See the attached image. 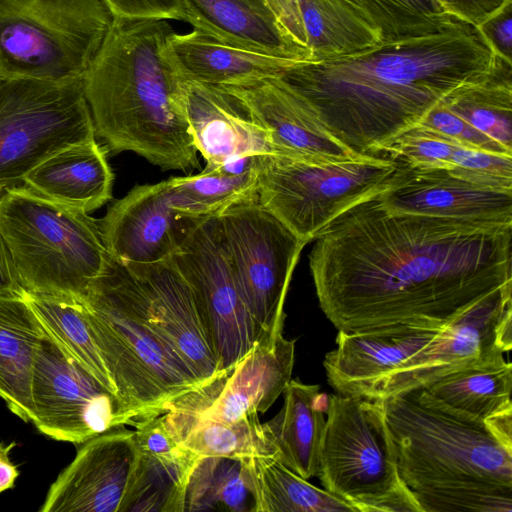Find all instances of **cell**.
Masks as SVG:
<instances>
[{
	"instance_id": "cell-24",
	"label": "cell",
	"mask_w": 512,
	"mask_h": 512,
	"mask_svg": "<svg viewBox=\"0 0 512 512\" xmlns=\"http://www.w3.org/2000/svg\"><path fill=\"white\" fill-rule=\"evenodd\" d=\"M183 21L223 44L307 62L267 0H179Z\"/></svg>"
},
{
	"instance_id": "cell-5",
	"label": "cell",
	"mask_w": 512,
	"mask_h": 512,
	"mask_svg": "<svg viewBox=\"0 0 512 512\" xmlns=\"http://www.w3.org/2000/svg\"><path fill=\"white\" fill-rule=\"evenodd\" d=\"M384 404L399 475L413 493L472 483L512 486V414L470 422L424 388Z\"/></svg>"
},
{
	"instance_id": "cell-31",
	"label": "cell",
	"mask_w": 512,
	"mask_h": 512,
	"mask_svg": "<svg viewBox=\"0 0 512 512\" xmlns=\"http://www.w3.org/2000/svg\"><path fill=\"white\" fill-rule=\"evenodd\" d=\"M253 495V512H357L345 500L318 488L276 457L241 459Z\"/></svg>"
},
{
	"instance_id": "cell-49",
	"label": "cell",
	"mask_w": 512,
	"mask_h": 512,
	"mask_svg": "<svg viewBox=\"0 0 512 512\" xmlns=\"http://www.w3.org/2000/svg\"><path fill=\"white\" fill-rule=\"evenodd\" d=\"M355 2V0H353Z\"/></svg>"
},
{
	"instance_id": "cell-33",
	"label": "cell",
	"mask_w": 512,
	"mask_h": 512,
	"mask_svg": "<svg viewBox=\"0 0 512 512\" xmlns=\"http://www.w3.org/2000/svg\"><path fill=\"white\" fill-rule=\"evenodd\" d=\"M23 295L45 329L103 386L118 396L88 325L82 300L25 290Z\"/></svg>"
},
{
	"instance_id": "cell-37",
	"label": "cell",
	"mask_w": 512,
	"mask_h": 512,
	"mask_svg": "<svg viewBox=\"0 0 512 512\" xmlns=\"http://www.w3.org/2000/svg\"><path fill=\"white\" fill-rule=\"evenodd\" d=\"M384 41L424 36L470 24L439 0H355Z\"/></svg>"
},
{
	"instance_id": "cell-26",
	"label": "cell",
	"mask_w": 512,
	"mask_h": 512,
	"mask_svg": "<svg viewBox=\"0 0 512 512\" xmlns=\"http://www.w3.org/2000/svg\"><path fill=\"white\" fill-rule=\"evenodd\" d=\"M170 55L185 81L214 86L248 85L279 76L299 61L223 44L195 30L168 36Z\"/></svg>"
},
{
	"instance_id": "cell-1",
	"label": "cell",
	"mask_w": 512,
	"mask_h": 512,
	"mask_svg": "<svg viewBox=\"0 0 512 512\" xmlns=\"http://www.w3.org/2000/svg\"><path fill=\"white\" fill-rule=\"evenodd\" d=\"M314 240L309 266L319 305L342 332L442 327L512 284V222L395 213L376 195Z\"/></svg>"
},
{
	"instance_id": "cell-36",
	"label": "cell",
	"mask_w": 512,
	"mask_h": 512,
	"mask_svg": "<svg viewBox=\"0 0 512 512\" xmlns=\"http://www.w3.org/2000/svg\"><path fill=\"white\" fill-rule=\"evenodd\" d=\"M254 499L239 459L202 456L186 488L184 512H253Z\"/></svg>"
},
{
	"instance_id": "cell-12",
	"label": "cell",
	"mask_w": 512,
	"mask_h": 512,
	"mask_svg": "<svg viewBox=\"0 0 512 512\" xmlns=\"http://www.w3.org/2000/svg\"><path fill=\"white\" fill-rule=\"evenodd\" d=\"M31 422L42 434L82 444L119 425L136 427L140 420L103 386L46 329L32 371Z\"/></svg>"
},
{
	"instance_id": "cell-6",
	"label": "cell",
	"mask_w": 512,
	"mask_h": 512,
	"mask_svg": "<svg viewBox=\"0 0 512 512\" xmlns=\"http://www.w3.org/2000/svg\"><path fill=\"white\" fill-rule=\"evenodd\" d=\"M0 231L25 291L83 300L110 258L98 220L24 185L0 198Z\"/></svg>"
},
{
	"instance_id": "cell-13",
	"label": "cell",
	"mask_w": 512,
	"mask_h": 512,
	"mask_svg": "<svg viewBox=\"0 0 512 512\" xmlns=\"http://www.w3.org/2000/svg\"><path fill=\"white\" fill-rule=\"evenodd\" d=\"M173 259L194 293L220 370L226 372L269 332L254 319L240 292L218 217L188 218Z\"/></svg>"
},
{
	"instance_id": "cell-39",
	"label": "cell",
	"mask_w": 512,
	"mask_h": 512,
	"mask_svg": "<svg viewBox=\"0 0 512 512\" xmlns=\"http://www.w3.org/2000/svg\"><path fill=\"white\" fill-rule=\"evenodd\" d=\"M459 146L443 133L416 124L385 146L379 156L410 167L450 169L453 166V154Z\"/></svg>"
},
{
	"instance_id": "cell-22",
	"label": "cell",
	"mask_w": 512,
	"mask_h": 512,
	"mask_svg": "<svg viewBox=\"0 0 512 512\" xmlns=\"http://www.w3.org/2000/svg\"><path fill=\"white\" fill-rule=\"evenodd\" d=\"M186 118L205 169L274 153L267 130L220 86L186 81Z\"/></svg>"
},
{
	"instance_id": "cell-30",
	"label": "cell",
	"mask_w": 512,
	"mask_h": 512,
	"mask_svg": "<svg viewBox=\"0 0 512 512\" xmlns=\"http://www.w3.org/2000/svg\"><path fill=\"white\" fill-rule=\"evenodd\" d=\"M308 62L335 59L383 42L377 26L353 0H298Z\"/></svg>"
},
{
	"instance_id": "cell-38",
	"label": "cell",
	"mask_w": 512,
	"mask_h": 512,
	"mask_svg": "<svg viewBox=\"0 0 512 512\" xmlns=\"http://www.w3.org/2000/svg\"><path fill=\"white\" fill-rule=\"evenodd\" d=\"M422 512H512V486L472 483L413 493Z\"/></svg>"
},
{
	"instance_id": "cell-47",
	"label": "cell",
	"mask_w": 512,
	"mask_h": 512,
	"mask_svg": "<svg viewBox=\"0 0 512 512\" xmlns=\"http://www.w3.org/2000/svg\"><path fill=\"white\" fill-rule=\"evenodd\" d=\"M13 446L14 443L9 445L0 443V493L12 488L19 474L9 456Z\"/></svg>"
},
{
	"instance_id": "cell-40",
	"label": "cell",
	"mask_w": 512,
	"mask_h": 512,
	"mask_svg": "<svg viewBox=\"0 0 512 512\" xmlns=\"http://www.w3.org/2000/svg\"><path fill=\"white\" fill-rule=\"evenodd\" d=\"M452 174L497 190L512 191V156L459 146L452 159Z\"/></svg>"
},
{
	"instance_id": "cell-46",
	"label": "cell",
	"mask_w": 512,
	"mask_h": 512,
	"mask_svg": "<svg viewBox=\"0 0 512 512\" xmlns=\"http://www.w3.org/2000/svg\"><path fill=\"white\" fill-rule=\"evenodd\" d=\"M23 290L12 255L0 231V294L22 293Z\"/></svg>"
},
{
	"instance_id": "cell-21",
	"label": "cell",
	"mask_w": 512,
	"mask_h": 512,
	"mask_svg": "<svg viewBox=\"0 0 512 512\" xmlns=\"http://www.w3.org/2000/svg\"><path fill=\"white\" fill-rule=\"evenodd\" d=\"M445 326L406 323L338 331L337 347L323 361L327 381L338 394L361 397L372 384L426 349Z\"/></svg>"
},
{
	"instance_id": "cell-2",
	"label": "cell",
	"mask_w": 512,
	"mask_h": 512,
	"mask_svg": "<svg viewBox=\"0 0 512 512\" xmlns=\"http://www.w3.org/2000/svg\"><path fill=\"white\" fill-rule=\"evenodd\" d=\"M505 61L478 27L466 24L335 59L297 62L278 77L339 141L357 154L379 156L447 95L489 80Z\"/></svg>"
},
{
	"instance_id": "cell-4",
	"label": "cell",
	"mask_w": 512,
	"mask_h": 512,
	"mask_svg": "<svg viewBox=\"0 0 512 512\" xmlns=\"http://www.w3.org/2000/svg\"><path fill=\"white\" fill-rule=\"evenodd\" d=\"M82 303L117 394L140 423L203 386L156 331L145 293L126 265L110 257Z\"/></svg>"
},
{
	"instance_id": "cell-18",
	"label": "cell",
	"mask_w": 512,
	"mask_h": 512,
	"mask_svg": "<svg viewBox=\"0 0 512 512\" xmlns=\"http://www.w3.org/2000/svg\"><path fill=\"white\" fill-rule=\"evenodd\" d=\"M143 289L156 331L206 385L222 375L194 293L171 258L152 264H124Z\"/></svg>"
},
{
	"instance_id": "cell-17",
	"label": "cell",
	"mask_w": 512,
	"mask_h": 512,
	"mask_svg": "<svg viewBox=\"0 0 512 512\" xmlns=\"http://www.w3.org/2000/svg\"><path fill=\"white\" fill-rule=\"evenodd\" d=\"M220 87L267 130L275 154L318 163L344 162L363 155L339 141L316 111L278 76Z\"/></svg>"
},
{
	"instance_id": "cell-3",
	"label": "cell",
	"mask_w": 512,
	"mask_h": 512,
	"mask_svg": "<svg viewBox=\"0 0 512 512\" xmlns=\"http://www.w3.org/2000/svg\"><path fill=\"white\" fill-rule=\"evenodd\" d=\"M169 21L114 16L83 87L95 134L108 151L188 172L200 162L186 118V81L167 46Z\"/></svg>"
},
{
	"instance_id": "cell-9",
	"label": "cell",
	"mask_w": 512,
	"mask_h": 512,
	"mask_svg": "<svg viewBox=\"0 0 512 512\" xmlns=\"http://www.w3.org/2000/svg\"><path fill=\"white\" fill-rule=\"evenodd\" d=\"M397 166L391 159L374 155L327 163L275 153L257 155V196L308 243L345 211L381 193Z\"/></svg>"
},
{
	"instance_id": "cell-28",
	"label": "cell",
	"mask_w": 512,
	"mask_h": 512,
	"mask_svg": "<svg viewBox=\"0 0 512 512\" xmlns=\"http://www.w3.org/2000/svg\"><path fill=\"white\" fill-rule=\"evenodd\" d=\"M280 412L266 422L278 447L277 459L304 479L319 475L325 425L322 403L328 398L319 385L290 380Z\"/></svg>"
},
{
	"instance_id": "cell-8",
	"label": "cell",
	"mask_w": 512,
	"mask_h": 512,
	"mask_svg": "<svg viewBox=\"0 0 512 512\" xmlns=\"http://www.w3.org/2000/svg\"><path fill=\"white\" fill-rule=\"evenodd\" d=\"M113 19L104 0H0V76L82 78Z\"/></svg>"
},
{
	"instance_id": "cell-14",
	"label": "cell",
	"mask_w": 512,
	"mask_h": 512,
	"mask_svg": "<svg viewBox=\"0 0 512 512\" xmlns=\"http://www.w3.org/2000/svg\"><path fill=\"white\" fill-rule=\"evenodd\" d=\"M512 347V284L477 301L449 322L418 355L368 387L361 397L385 400L476 366Z\"/></svg>"
},
{
	"instance_id": "cell-42",
	"label": "cell",
	"mask_w": 512,
	"mask_h": 512,
	"mask_svg": "<svg viewBox=\"0 0 512 512\" xmlns=\"http://www.w3.org/2000/svg\"><path fill=\"white\" fill-rule=\"evenodd\" d=\"M114 16L182 20L179 0H104Z\"/></svg>"
},
{
	"instance_id": "cell-34",
	"label": "cell",
	"mask_w": 512,
	"mask_h": 512,
	"mask_svg": "<svg viewBox=\"0 0 512 512\" xmlns=\"http://www.w3.org/2000/svg\"><path fill=\"white\" fill-rule=\"evenodd\" d=\"M512 63L487 81L463 87L440 102L476 130L512 152Z\"/></svg>"
},
{
	"instance_id": "cell-10",
	"label": "cell",
	"mask_w": 512,
	"mask_h": 512,
	"mask_svg": "<svg viewBox=\"0 0 512 512\" xmlns=\"http://www.w3.org/2000/svg\"><path fill=\"white\" fill-rule=\"evenodd\" d=\"M82 78L0 76V187L21 186L50 156L96 139Z\"/></svg>"
},
{
	"instance_id": "cell-48",
	"label": "cell",
	"mask_w": 512,
	"mask_h": 512,
	"mask_svg": "<svg viewBox=\"0 0 512 512\" xmlns=\"http://www.w3.org/2000/svg\"><path fill=\"white\" fill-rule=\"evenodd\" d=\"M5 190H6V188L0 187V198L4 194Z\"/></svg>"
},
{
	"instance_id": "cell-44",
	"label": "cell",
	"mask_w": 512,
	"mask_h": 512,
	"mask_svg": "<svg viewBox=\"0 0 512 512\" xmlns=\"http://www.w3.org/2000/svg\"><path fill=\"white\" fill-rule=\"evenodd\" d=\"M452 14L479 27L512 0H439Z\"/></svg>"
},
{
	"instance_id": "cell-27",
	"label": "cell",
	"mask_w": 512,
	"mask_h": 512,
	"mask_svg": "<svg viewBox=\"0 0 512 512\" xmlns=\"http://www.w3.org/2000/svg\"><path fill=\"white\" fill-rule=\"evenodd\" d=\"M44 333L23 292L0 294V398L24 422L32 418V371Z\"/></svg>"
},
{
	"instance_id": "cell-16",
	"label": "cell",
	"mask_w": 512,
	"mask_h": 512,
	"mask_svg": "<svg viewBox=\"0 0 512 512\" xmlns=\"http://www.w3.org/2000/svg\"><path fill=\"white\" fill-rule=\"evenodd\" d=\"M138 460L134 430L119 425L81 444L40 512H121Z\"/></svg>"
},
{
	"instance_id": "cell-11",
	"label": "cell",
	"mask_w": 512,
	"mask_h": 512,
	"mask_svg": "<svg viewBox=\"0 0 512 512\" xmlns=\"http://www.w3.org/2000/svg\"><path fill=\"white\" fill-rule=\"evenodd\" d=\"M221 239L245 303L265 332L283 330L293 271L307 244L257 194L218 217Z\"/></svg>"
},
{
	"instance_id": "cell-29",
	"label": "cell",
	"mask_w": 512,
	"mask_h": 512,
	"mask_svg": "<svg viewBox=\"0 0 512 512\" xmlns=\"http://www.w3.org/2000/svg\"><path fill=\"white\" fill-rule=\"evenodd\" d=\"M424 389L445 409L470 422L490 424L512 413V365L504 357L447 375Z\"/></svg>"
},
{
	"instance_id": "cell-15",
	"label": "cell",
	"mask_w": 512,
	"mask_h": 512,
	"mask_svg": "<svg viewBox=\"0 0 512 512\" xmlns=\"http://www.w3.org/2000/svg\"><path fill=\"white\" fill-rule=\"evenodd\" d=\"M295 340L267 333L231 369L176 400L162 414L171 434L201 421L234 422L265 413L291 380Z\"/></svg>"
},
{
	"instance_id": "cell-7",
	"label": "cell",
	"mask_w": 512,
	"mask_h": 512,
	"mask_svg": "<svg viewBox=\"0 0 512 512\" xmlns=\"http://www.w3.org/2000/svg\"><path fill=\"white\" fill-rule=\"evenodd\" d=\"M320 447L322 486L357 512H422L399 475L384 400L328 395Z\"/></svg>"
},
{
	"instance_id": "cell-23",
	"label": "cell",
	"mask_w": 512,
	"mask_h": 512,
	"mask_svg": "<svg viewBox=\"0 0 512 512\" xmlns=\"http://www.w3.org/2000/svg\"><path fill=\"white\" fill-rule=\"evenodd\" d=\"M138 460L121 512H184L189 477L200 456L169 432L162 417L135 429Z\"/></svg>"
},
{
	"instance_id": "cell-20",
	"label": "cell",
	"mask_w": 512,
	"mask_h": 512,
	"mask_svg": "<svg viewBox=\"0 0 512 512\" xmlns=\"http://www.w3.org/2000/svg\"><path fill=\"white\" fill-rule=\"evenodd\" d=\"M378 199L391 212L512 222V191L469 182L448 169L398 164Z\"/></svg>"
},
{
	"instance_id": "cell-41",
	"label": "cell",
	"mask_w": 512,
	"mask_h": 512,
	"mask_svg": "<svg viewBox=\"0 0 512 512\" xmlns=\"http://www.w3.org/2000/svg\"><path fill=\"white\" fill-rule=\"evenodd\" d=\"M418 124L425 125L455 140L462 147L512 156L501 144L469 125L441 102L432 107Z\"/></svg>"
},
{
	"instance_id": "cell-35",
	"label": "cell",
	"mask_w": 512,
	"mask_h": 512,
	"mask_svg": "<svg viewBox=\"0 0 512 512\" xmlns=\"http://www.w3.org/2000/svg\"><path fill=\"white\" fill-rule=\"evenodd\" d=\"M184 447L202 456L244 459L278 457V447L267 423L258 413L234 422L201 421L172 434Z\"/></svg>"
},
{
	"instance_id": "cell-45",
	"label": "cell",
	"mask_w": 512,
	"mask_h": 512,
	"mask_svg": "<svg viewBox=\"0 0 512 512\" xmlns=\"http://www.w3.org/2000/svg\"><path fill=\"white\" fill-rule=\"evenodd\" d=\"M267 2L294 43L307 55L308 62L310 54L302 24L299 1L267 0Z\"/></svg>"
},
{
	"instance_id": "cell-43",
	"label": "cell",
	"mask_w": 512,
	"mask_h": 512,
	"mask_svg": "<svg viewBox=\"0 0 512 512\" xmlns=\"http://www.w3.org/2000/svg\"><path fill=\"white\" fill-rule=\"evenodd\" d=\"M478 28L495 53L512 63V2L507 3Z\"/></svg>"
},
{
	"instance_id": "cell-25",
	"label": "cell",
	"mask_w": 512,
	"mask_h": 512,
	"mask_svg": "<svg viewBox=\"0 0 512 512\" xmlns=\"http://www.w3.org/2000/svg\"><path fill=\"white\" fill-rule=\"evenodd\" d=\"M107 148L96 139L50 156L23 179V185L53 202L89 213L112 198L114 174Z\"/></svg>"
},
{
	"instance_id": "cell-32",
	"label": "cell",
	"mask_w": 512,
	"mask_h": 512,
	"mask_svg": "<svg viewBox=\"0 0 512 512\" xmlns=\"http://www.w3.org/2000/svg\"><path fill=\"white\" fill-rule=\"evenodd\" d=\"M171 206L183 218L219 217L238 202L257 194L256 167L243 174L219 168L167 179Z\"/></svg>"
},
{
	"instance_id": "cell-19",
	"label": "cell",
	"mask_w": 512,
	"mask_h": 512,
	"mask_svg": "<svg viewBox=\"0 0 512 512\" xmlns=\"http://www.w3.org/2000/svg\"><path fill=\"white\" fill-rule=\"evenodd\" d=\"M187 222L171 206L167 179L134 186L98 220L109 256L122 264H152L171 258Z\"/></svg>"
}]
</instances>
